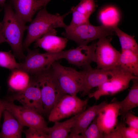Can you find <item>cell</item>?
<instances>
[{
	"mask_svg": "<svg viewBox=\"0 0 138 138\" xmlns=\"http://www.w3.org/2000/svg\"><path fill=\"white\" fill-rule=\"evenodd\" d=\"M3 7L4 16L1 22L6 42L11 47L15 56L19 59H25L22 38L24 32L28 26L17 16L11 3H5Z\"/></svg>",
	"mask_w": 138,
	"mask_h": 138,
	"instance_id": "cell-1",
	"label": "cell"
},
{
	"mask_svg": "<svg viewBox=\"0 0 138 138\" xmlns=\"http://www.w3.org/2000/svg\"><path fill=\"white\" fill-rule=\"evenodd\" d=\"M96 116L84 132L80 135V138H102L104 133L97 124Z\"/></svg>",
	"mask_w": 138,
	"mask_h": 138,
	"instance_id": "cell-27",
	"label": "cell"
},
{
	"mask_svg": "<svg viewBox=\"0 0 138 138\" xmlns=\"http://www.w3.org/2000/svg\"><path fill=\"white\" fill-rule=\"evenodd\" d=\"M105 101L99 104L91 106L79 113L71 129L68 138H79L99 112L107 104Z\"/></svg>",
	"mask_w": 138,
	"mask_h": 138,
	"instance_id": "cell-14",
	"label": "cell"
},
{
	"mask_svg": "<svg viewBox=\"0 0 138 138\" xmlns=\"http://www.w3.org/2000/svg\"><path fill=\"white\" fill-rule=\"evenodd\" d=\"M120 108L119 101L107 103L96 116L97 124L104 134L110 133L118 123Z\"/></svg>",
	"mask_w": 138,
	"mask_h": 138,
	"instance_id": "cell-13",
	"label": "cell"
},
{
	"mask_svg": "<svg viewBox=\"0 0 138 138\" xmlns=\"http://www.w3.org/2000/svg\"><path fill=\"white\" fill-rule=\"evenodd\" d=\"M98 18L102 25L113 27L117 26L120 21L121 13L117 6L108 5L105 6L100 10Z\"/></svg>",
	"mask_w": 138,
	"mask_h": 138,
	"instance_id": "cell-20",
	"label": "cell"
},
{
	"mask_svg": "<svg viewBox=\"0 0 138 138\" xmlns=\"http://www.w3.org/2000/svg\"><path fill=\"white\" fill-rule=\"evenodd\" d=\"M2 100L5 110L10 112L23 126L34 128L47 134L48 127L41 114L22 106L16 105L13 102L5 99Z\"/></svg>",
	"mask_w": 138,
	"mask_h": 138,
	"instance_id": "cell-7",
	"label": "cell"
},
{
	"mask_svg": "<svg viewBox=\"0 0 138 138\" xmlns=\"http://www.w3.org/2000/svg\"><path fill=\"white\" fill-rule=\"evenodd\" d=\"M88 99L83 100L76 95H64L51 110L48 116L49 121L54 122L75 115L85 110Z\"/></svg>",
	"mask_w": 138,
	"mask_h": 138,
	"instance_id": "cell-9",
	"label": "cell"
},
{
	"mask_svg": "<svg viewBox=\"0 0 138 138\" xmlns=\"http://www.w3.org/2000/svg\"><path fill=\"white\" fill-rule=\"evenodd\" d=\"M65 29L62 35L75 42L78 45H87L95 40L116 35L112 27L102 25L95 26L90 22L77 25H69Z\"/></svg>",
	"mask_w": 138,
	"mask_h": 138,
	"instance_id": "cell-3",
	"label": "cell"
},
{
	"mask_svg": "<svg viewBox=\"0 0 138 138\" xmlns=\"http://www.w3.org/2000/svg\"><path fill=\"white\" fill-rule=\"evenodd\" d=\"M119 127L122 138H138V129L126 127L123 123H118Z\"/></svg>",
	"mask_w": 138,
	"mask_h": 138,
	"instance_id": "cell-28",
	"label": "cell"
},
{
	"mask_svg": "<svg viewBox=\"0 0 138 138\" xmlns=\"http://www.w3.org/2000/svg\"><path fill=\"white\" fill-rule=\"evenodd\" d=\"M97 6L94 0H80L77 5L71 7L70 11L77 12L89 18Z\"/></svg>",
	"mask_w": 138,
	"mask_h": 138,
	"instance_id": "cell-25",
	"label": "cell"
},
{
	"mask_svg": "<svg viewBox=\"0 0 138 138\" xmlns=\"http://www.w3.org/2000/svg\"><path fill=\"white\" fill-rule=\"evenodd\" d=\"M96 43L90 45H78L77 48L65 51L64 59L70 64L84 70L92 68L90 64L95 62Z\"/></svg>",
	"mask_w": 138,
	"mask_h": 138,
	"instance_id": "cell-12",
	"label": "cell"
},
{
	"mask_svg": "<svg viewBox=\"0 0 138 138\" xmlns=\"http://www.w3.org/2000/svg\"><path fill=\"white\" fill-rule=\"evenodd\" d=\"M53 74L65 94L76 95L84 90L82 71L63 66L56 61L51 66Z\"/></svg>",
	"mask_w": 138,
	"mask_h": 138,
	"instance_id": "cell-6",
	"label": "cell"
},
{
	"mask_svg": "<svg viewBox=\"0 0 138 138\" xmlns=\"http://www.w3.org/2000/svg\"><path fill=\"white\" fill-rule=\"evenodd\" d=\"M28 54L20 63L21 69L32 75L47 70L57 60L64 59L65 51L51 53H40L37 50L27 49Z\"/></svg>",
	"mask_w": 138,
	"mask_h": 138,
	"instance_id": "cell-8",
	"label": "cell"
},
{
	"mask_svg": "<svg viewBox=\"0 0 138 138\" xmlns=\"http://www.w3.org/2000/svg\"><path fill=\"white\" fill-rule=\"evenodd\" d=\"M6 41L2 31L1 22H0V44Z\"/></svg>",
	"mask_w": 138,
	"mask_h": 138,
	"instance_id": "cell-31",
	"label": "cell"
},
{
	"mask_svg": "<svg viewBox=\"0 0 138 138\" xmlns=\"http://www.w3.org/2000/svg\"><path fill=\"white\" fill-rule=\"evenodd\" d=\"M12 51H0V66L10 70L20 68V64L17 62Z\"/></svg>",
	"mask_w": 138,
	"mask_h": 138,
	"instance_id": "cell-26",
	"label": "cell"
},
{
	"mask_svg": "<svg viewBox=\"0 0 138 138\" xmlns=\"http://www.w3.org/2000/svg\"><path fill=\"white\" fill-rule=\"evenodd\" d=\"M1 11V9L0 8V12Z\"/></svg>",
	"mask_w": 138,
	"mask_h": 138,
	"instance_id": "cell-35",
	"label": "cell"
},
{
	"mask_svg": "<svg viewBox=\"0 0 138 138\" xmlns=\"http://www.w3.org/2000/svg\"><path fill=\"white\" fill-rule=\"evenodd\" d=\"M6 0H0V6L1 7H4L5 4V2Z\"/></svg>",
	"mask_w": 138,
	"mask_h": 138,
	"instance_id": "cell-34",
	"label": "cell"
},
{
	"mask_svg": "<svg viewBox=\"0 0 138 138\" xmlns=\"http://www.w3.org/2000/svg\"><path fill=\"white\" fill-rule=\"evenodd\" d=\"M51 0H38V3L41 8L45 7L47 4Z\"/></svg>",
	"mask_w": 138,
	"mask_h": 138,
	"instance_id": "cell-32",
	"label": "cell"
},
{
	"mask_svg": "<svg viewBox=\"0 0 138 138\" xmlns=\"http://www.w3.org/2000/svg\"><path fill=\"white\" fill-rule=\"evenodd\" d=\"M71 13L70 11L62 15L52 14L47 11L45 7L39 10L35 18L28 26L23 47L27 50L32 43L53 29L65 28L67 25L64 22V18Z\"/></svg>",
	"mask_w": 138,
	"mask_h": 138,
	"instance_id": "cell-2",
	"label": "cell"
},
{
	"mask_svg": "<svg viewBox=\"0 0 138 138\" xmlns=\"http://www.w3.org/2000/svg\"><path fill=\"white\" fill-rule=\"evenodd\" d=\"M118 65L138 77V53L129 50H122Z\"/></svg>",
	"mask_w": 138,
	"mask_h": 138,
	"instance_id": "cell-23",
	"label": "cell"
},
{
	"mask_svg": "<svg viewBox=\"0 0 138 138\" xmlns=\"http://www.w3.org/2000/svg\"><path fill=\"white\" fill-rule=\"evenodd\" d=\"M57 31L53 29L36 41V47H40L47 52L54 53L63 50L66 46L68 39L56 35Z\"/></svg>",
	"mask_w": 138,
	"mask_h": 138,
	"instance_id": "cell-16",
	"label": "cell"
},
{
	"mask_svg": "<svg viewBox=\"0 0 138 138\" xmlns=\"http://www.w3.org/2000/svg\"><path fill=\"white\" fill-rule=\"evenodd\" d=\"M5 99L11 101H16L22 106L41 115L44 113L40 88L33 76L28 85L22 90L7 97Z\"/></svg>",
	"mask_w": 138,
	"mask_h": 138,
	"instance_id": "cell-10",
	"label": "cell"
},
{
	"mask_svg": "<svg viewBox=\"0 0 138 138\" xmlns=\"http://www.w3.org/2000/svg\"><path fill=\"white\" fill-rule=\"evenodd\" d=\"M3 113V122L0 138H21L24 126L8 111L5 110Z\"/></svg>",
	"mask_w": 138,
	"mask_h": 138,
	"instance_id": "cell-17",
	"label": "cell"
},
{
	"mask_svg": "<svg viewBox=\"0 0 138 138\" xmlns=\"http://www.w3.org/2000/svg\"><path fill=\"white\" fill-rule=\"evenodd\" d=\"M129 126L138 129V117L133 114L130 110L125 114L124 119Z\"/></svg>",
	"mask_w": 138,
	"mask_h": 138,
	"instance_id": "cell-29",
	"label": "cell"
},
{
	"mask_svg": "<svg viewBox=\"0 0 138 138\" xmlns=\"http://www.w3.org/2000/svg\"><path fill=\"white\" fill-rule=\"evenodd\" d=\"M132 80V84L128 94L123 99L119 101V113L123 119L127 112L138 106V78Z\"/></svg>",
	"mask_w": 138,
	"mask_h": 138,
	"instance_id": "cell-22",
	"label": "cell"
},
{
	"mask_svg": "<svg viewBox=\"0 0 138 138\" xmlns=\"http://www.w3.org/2000/svg\"><path fill=\"white\" fill-rule=\"evenodd\" d=\"M110 78L97 87V90L88 95L89 98L99 100L101 97L113 95L124 90L129 87L130 81L137 76L123 69L119 65L111 69Z\"/></svg>",
	"mask_w": 138,
	"mask_h": 138,
	"instance_id": "cell-5",
	"label": "cell"
},
{
	"mask_svg": "<svg viewBox=\"0 0 138 138\" xmlns=\"http://www.w3.org/2000/svg\"><path fill=\"white\" fill-rule=\"evenodd\" d=\"M15 12L24 22H31L33 15L40 9L38 0H11Z\"/></svg>",
	"mask_w": 138,
	"mask_h": 138,
	"instance_id": "cell-18",
	"label": "cell"
},
{
	"mask_svg": "<svg viewBox=\"0 0 138 138\" xmlns=\"http://www.w3.org/2000/svg\"><path fill=\"white\" fill-rule=\"evenodd\" d=\"M111 40L103 38L96 43L95 62L97 68L110 69L119 65L121 52L112 45Z\"/></svg>",
	"mask_w": 138,
	"mask_h": 138,
	"instance_id": "cell-11",
	"label": "cell"
},
{
	"mask_svg": "<svg viewBox=\"0 0 138 138\" xmlns=\"http://www.w3.org/2000/svg\"><path fill=\"white\" fill-rule=\"evenodd\" d=\"M26 138H49L48 134L43 133L38 130L32 128L23 130Z\"/></svg>",
	"mask_w": 138,
	"mask_h": 138,
	"instance_id": "cell-30",
	"label": "cell"
},
{
	"mask_svg": "<svg viewBox=\"0 0 138 138\" xmlns=\"http://www.w3.org/2000/svg\"><path fill=\"white\" fill-rule=\"evenodd\" d=\"M118 36L121 47V50H128L138 53V45L134 36L130 35L122 31L118 26L113 27Z\"/></svg>",
	"mask_w": 138,
	"mask_h": 138,
	"instance_id": "cell-24",
	"label": "cell"
},
{
	"mask_svg": "<svg viewBox=\"0 0 138 138\" xmlns=\"http://www.w3.org/2000/svg\"><path fill=\"white\" fill-rule=\"evenodd\" d=\"M33 76L40 86L44 113L49 114L59 100L65 94L55 77L51 67Z\"/></svg>",
	"mask_w": 138,
	"mask_h": 138,
	"instance_id": "cell-4",
	"label": "cell"
},
{
	"mask_svg": "<svg viewBox=\"0 0 138 138\" xmlns=\"http://www.w3.org/2000/svg\"><path fill=\"white\" fill-rule=\"evenodd\" d=\"M5 109L1 99H0V122L1 116Z\"/></svg>",
	"mask_w": 138,
	"mask_h": 138,
	"instance_id": "cell-33",
	"label": "cell"
},
{
	"mask_svg": "<svg viewBox=\"0 0 138 138\" xmlns=\"http://www.w3.org/2000/svg\"><path fill=\"white\" fill-rule=\"evenodd\" d=\"M79 113L65 121L54 122L52 127H48L47 134L49 138H68V134L70 133Z\"/></svg>",
	"mask_w": 138,
	"mask_h": 138,
	"instance_id": "cell-21",
	"label": "cell"
},
{
	"mask_svg": "<svg viewBox=\"0 0 138 138\" xmlns=\"http://www.w3.org/2000/svg\"><path fill=\"white\" fill-rule=\"evenodd\" d=\"M84 90L82 96L88 95L92 88L98 87L108 80L111 75V69L92 68L82 71Z\"/></svg>",
	"mask_w": 138,
	"mask_h": 138,
	"instance_id": "cell-15",
	"label": "cell"
},
{
	"mask_svg": "<svg viewBox=\"0 0 138 138\" xmlns=\"http://www.w3.org/2000/svg\"><path fill=\"white\" fill-rule=\"evenodd\" d=\"M11 71L7 80L8 90L15 93L25 88L29 83L32 77L30 74L20 68Z\"/></svg>",
	"mask_w": 138,
	"mask_h": 138,
	"instance_id": "cell-19",
	"label": "cell"
}]
</instances>
